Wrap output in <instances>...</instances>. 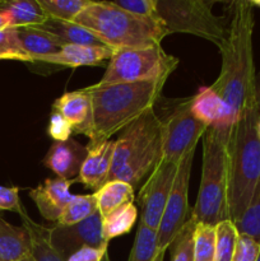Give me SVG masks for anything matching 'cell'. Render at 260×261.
Wrapping results in <instances>:
<instances>
[{
  "mask_svg": "<svg viewBox=\"0 0 260 261\" xmlns=\"http://www.w3.org/2000/svg\"><path fill=\"white\" fill-rule=\"evenodd\" d=\"M231 18L226 41L219 47L222 66L212 88L222 97L235 122L242 110L255 101L256 71L252 51L254 7L250 0L231 4Z\"/></svg>",
  "mask_w": 260,
  "mask_h": 261,
  "instance_id": "obj_1",
  "label": "cell"
},
{
  "mask_svg": "<svg viewBox=\"0 0 260 261\" xmlns=\"http://www.w3.org/2000/svg\"><path fill=\"white\" fill-rule=\"evenodd\" d=\"M166 82L167 79L107 86L96 83L84 88L92 102L89 143L110 140L112 135L121 133L148 110L154 109Z\"/></svg>",
  "mask_w": 260,
  "mask_h": 261,
  "instance_id": "obj_2",
  "label": "cell"
},
{
  "mask_svg": "<svg viewBox=\"0 0 260 261\" xmlns=\"http://www.w3.org/2000/svg\"><path fill=\"white\" fill-rule=\"evenodd\" d=\"M256 99L247 105L232 126L227 144L228 219L236 223L251 201L260 181V139Z\"/></svg>",
  "mask_w": 260,
  "mask_h": 261,
  "instance_id": "obj_3",
  "label": "cell"
},
{
  "mask_svg": "<svg viewBox=\"0 0 260 261\" xmlns=\"http://www.w3.org/2000/svg\"><path fill=\"white\" fill-rule=\"evenodd\" d=\"M162 148L163 121L154 109H150L125 127L115 140L114 160L107 181H124L138 188L161 162Z\"/></svg>",
  "mask_w": 260,
  "mask_h": 261,
  "instance_id": "obj_4",
  "label": "cell"
},
{
  "mask_svg": "<svg viewBox=\"0 0 260 261\" xmlns=\"http://www.w3.org/2000/svg\"><path fill=\"white\" fill-rule=\"evenodd\" d=\"M74 23L91 31L115 51L161 45L168 36L162 23L135 17L111 2H92Z\"/></svg>",
  "mask_w": 260,
  "mask_h": 261,
  "instance_id": "obj_5",
  "label": "cell"
},
{
  "mask_svg": "<svg viewBox=\"0 0 260 261\" xmlns=\"http://www.w3.org/2000/svg\"><path fill=\"white\" fill-rule=\"evenodd\" d=\"M229 135L208 127L203 137L201 180L191 219L216 227L228 219V168L227 144Z\"/></svg>",
  "mask_w": 260,
  "mask_h": 261,
  "instance_id": "obj_6",
  "label": "cell"
},
{
  "mask_svg": "<svg viewBox=\"0 0 260 261\" xmlns=\"http://www.w3.org/2000/svg\"><path fill=\"white\" fill-rule=\"evenodd\" d=\"M213 4L208 0H157L158 17L167 35L188 33L219 48L226 41L228 24L226 18L214 14Z\"/></svg>",
  "mask_w": 260,
  "mask_h": 261,
  "instance_id": "obj_7",
  "label": "cell"
},
{
  "mask_svg": "<svg viewBox=\"0 0 260 261\" xmlns=\"http://www.w3.org/2000/svg\"><path fill=\"white\" fill-rule=\"evenodd\" d=\"M177 65L178 59L166 53L162 45L120 48L111 56L106 71L97 84L107 86L168 79Z\"/></svg>",
  "mask_w": 260,
  "mask_h": 261,
  "instance_id": "obj_8",
  "label": "cell"
},
{
  "mask_svg": "<svg viewBox=\"0 0 260 261\" xmlns=\"http://www.w3.org/2000/svg\"><path fill=\"white\" fill-rule=\"evenodd\" d=\"M163 121L162 161L178 165L190 149L196 148L208 126L199 121L190 109V98L184 99Z\"/></svg>",
  "mask_w": 260,
  "mask_h": 261,
  "instance_id": "obj_9",
  "label": "cell"
},
{
  "mask_svg": "<svg viewBox=\"0 0 260 261\" xmlns=\"http://www.w3.org/2000/svg\"><path fill=\"white\" fill-rule=\"evenodd\" d=\"M194 154H195V148L189 150L178 163L175 182L166 204L160 227L157 229L160 250L166 251L172 245L189 219V184H190Z\"/></svg>",
  "mask_w": 260,
  "mask_h": 261,
  "instance_id": "obj_10",
  "label": "cell"
},
{
  "mask_svg": "<svg viewBox=\"0 0 260 261\" xmlns=\"http://www.w3.org/2000/svg\"><path fill=\"white\" fill-rule=\"evenodd\" d=\"M178 165L162 161L148 176L139 193L140 223L157 231L170 198Z\"/></svg>",
  "mask_w": 260,
  "mask_h": 261,
  "instance_id": "obj_11",
  "label": "cell"
},
{
  "mask_svg": "<svg viewBox=\"0 0 260 261\" xmlns=\"http://www.w3.org/2000/svg\"><path fill=\"white\" fill-rule=\"evenodd\" d=\"M48 240L51 246L65 261L83 247H109V242L103 236V222L99 212L76 224L51 227L48 228Z\"/></svg>",
  "mask_w": 260,
  "mask_h": 261,
  "instance_id": "obj_12",
  "label": "cell"
},
{
  "mask_svg": "<svg viewBox=\"0 0 260 261\" xmlns=\"http://www.w3.org/2000/svg\"><path fill=\"white\" fill-rule=\"evenodd\" d=\"M190 109L194 116L208 127H216L223 134L231 135L235 120L222 97L209 87H203L190 98Z\"/></svg>",
  "mask_w": 260,
  "mask_h": 261,
  "instance_id": "obj_13",
  "label": "cell"
},
{
  "mask_svg": "<svg viewBox=\"0 0 260 261\" xmlns=\"http://www.w3.org/2000/svg\"><path fill=\"white\" fill-rule=\"evenodd\" d=\"M74 182V178H47L42 185L30 190V198L46 221L58 222L64 209L73 200L74 194L70 193V186Z\"/></svg>",
  "mask_w": 260,
  "mask_h": 261,
  "instance_id": "obj_14",
  "label": "cell"
},
{
  "mask_svg": "<svg viewBox=\"0 0 260 261\" xmlns=\"http://www.w3.org/2000/svg\"><path fill=\"white\" fill-rule=\"evenodd\" d=\"M86 161H84L78 177L74 180L83 184L86 188L98 190L105 185L109 177L114 160L115 140H103L98 143H89L87 145Z\"/></svg>",
  "mask_w": 260,
  "mask_h": 261,
  "instance_id": "obj_15",
  "label": "cell"
},
{
  "mask_svg": "<svg viewBox=\"0 0 260 261\" xmlns=\"http://www.w3.org/2000/svg\"><path fill=\"white\" fill-rule=\"evenodd\" d=\"M87 153V147L73 138L65 142H55L46 153L43 165L50 168L59 178L73 180L75 176L78 177Z\"/></svg>",
  "mask_w": 260,
  "mask_h": 261,
  "instance_id": "obj_16",
  "label": "cell"
},
{
  "mask_svg": "<svg viewBox=\"0 0 260 261\" xmlns=\"http://www.w3.org/2000/svg\"><path fill=\"white\" fill-rule=\"evenodd\" d=\"M53 109L70 124L73 133L88 137L92 125V102L86 89L66 92L55 99Z\"/></svg>",
  "mask_w": 260,
  "mask_h": 261,
  "instance_id": "obj_17",
  "label": "cell"
},
{
  "mask_svg": "<svg viewBox=\"0 0 260 261\" xmlns=\"http://www.w3.org/2000/svg\"><path fill=\"white\" fill-rule=\"evenodd\" d=\"M115 50L107 46H79L65 45L58 54L41 59V63L79 68V66L103 65L105 60H110Z\"/></svg>",
  "mask_w": 260,
  "mask_h": 261,
  "instance_id": "obj_18",
  "label": "cell"
},
{
  "mask_svg": "<svg viewBox=\"0 0 260 261\" xmlns=\"http://www.w3.org/2000/svg\"><path fill=\"white\" fill-rule=\"evenodd\" d=\"M18 40L31 61L36 63L42 58L58 54L64 47V43L51 33L38 27L15 28Z\"/></svg>",
  "mask_w": 260,
  "mask_h": 261,
  "instance_id": "obj_19",
  "label": "cell"
},
{
  "mask_svg": "<svg viewBox=\"0 0 260 261\" xmlns=\"http://www.w3.org/2000/svg\"><path fill=\"white\" fill-rule=\"evenodd\" d=\"M0 12L7 15L12 28L40 27L48 19L38 0L0 2Z\"/></svg>",
  "mask_w": 260,
  "mask_h": 261,
  "instance_id": "obj_20",
  "label": "cell"
},
{
  "mask_svg": "<svg viewBox=\"0 0 260 261\" xmlns=\"http://www.w3.org/2000/svg\"><path fill=\"white\" fill-rule=\"evenodd\" d=\"M31 252V239L24 227L0 218V261H17Z\"/></svg>",
  "mask_w": 260,
  "mask_h": 261,
  "instance_id": "obj_21",
  "label": "cell"
},
{
  "mask_svg": "<svg viewBox=\"0 0 260 261\" xmlns=\"http://www.w3.org/2000/svg\"><path fill=\"white\" fill-rule=\"evenodd\" d=\"M38 28L51 33L58 37L64 45H79V46H105L98 37L93 35L89 30L76 24L74 22H64V20L48 18L42 25Z\"/></svg>",
  "mask_w": 260,
  "mask_h": 261,
  "instance_id": "obj_22",
  "label": "cell"
},
{
  "mask_svg": "<svg viewBox=\"0 0 260 261\" xmlns=\"http://www.w3.org/2000/svg\"><path fill=\"white\" fill-rule=\"evenodd\" d=\"M94 195H96L98 212L103 219L125 204L133 203L134 188L124 181L112 180L107 181L98 190L94 191Z\"/></svg>",
  "mask_w": 260,
  "mask_h": 261,
  "instance_id": "obj_23",
  "label": "cell"
},
{
  "mask_svg": "<svg viewBox=\"0 0 260 261\" xmlns=\"http://www.w3.org/2000/svg\"><path fill=\"white\" fill-rule=\"evenodd\" d=\"M23 227L31 239V254L36 261H65L55 251L48 240V228L40 226L28 217L25 211L19 214Z\"/></svg>",
  "mask_w": 260,
  "mask_h": 261,
  "instance_id": "obj_24",
  "label": "cell"
},
{
  "mask_svg": "<svg viewBox=\"0 0 260 261\" xmlns=\"http://www.w3.org/2000/svg\"><path fill=\"white\" fill-rule=\"evenodd\" d=\"M138 218V209L133 203H127L121 208L112 212L110 216L102 219L103 222V236L107 242L116 237L124 236L133 226L135 224Z\"/></svg>",
  "mask_w": 260,
  "mask_h": 261,
  "instance_id": "obj_25",
  "label": "cell"
},
{
  "mask_svg": "<svg viewBox=\"0 0 260 261\" xmlns=\"http://www.w3.org/2000/svg\"><path fill=\"white\" fill-rule=\"evenodd\" d=\"M98 212L96 195H74L73 200L66 205L56 226H71L88 219Z\"/></svg>",
  "mask_w": 260,
  "mask_h": 261,
  "instance_id": "obj_26",
  "label": "cell"
},
{
  "mask_svg": "<svg viewBox=\"0 0 260 261\" xmlns=\"http://www.w3.org/2000/svg\"><path fill=\"white\" fill-rule=\"evenodd\" d=\"M158 251L157 231L139 223L127 261H153Z\"/></svg>",
  "mask_w": 260,
  "mask_h": 261,
  "instance_id": "obj_27",
  "label": "cell"
},
{
  "mask_svg": "<svg viewBox=\"0 0 260 261\" xmlns=\"http://www.w3.org/2000/svg\"><path fill=\"white\" fill-rule=\"evenodd\" d=\"M216 257L214 261H232L236 251L239 231L232 221L226 219L216 227Z\"/></svg>",
  "mask_w": 260,
  "mask_h": 261,
  "instance_id": "obj_28",
  "label": "cell"
},
{
  "mask_svg": "<svg viewBox=\"0 0 260 261\" xmlns=\"http://www.w3.org/2000/svg\"><path fill=\"white\" fill-rule=\"evenodd\" d=\"M93 0H38L48 18L74 22Z\"/></svg>",
  "mask_w": 260,
  "mask_h": 261,
  "instance_id": "obj_29",
  "label": "cell"
},
{
  "mask_svg": "<svg viewBox=\"0 0 260 261\" xmlns=\"http://www.w3.org/2000/svg\"><path fill=\"white\" fill-rule=\"evenodd\" d=\"M235 226L240 234H246L260 244V181L255 189L249 206Z\"/></svg>",
  "mask_w": 260,
  "mask_h": 261,
  "instance_id": "obj_30",
  "label": "cell"
},
{
  "mask_svg": "<svg viewBox=\"0 0 260 261\" xmlns=\"http://www.w3.org/2000/svg\"><path fill=\"white\" fill-rule=\"evenodd\" d=\"M216 257V228L196 223L194 229V261H214Z\"/></svg>",
  "mask_w": 260,
  "mask_h": 261,
  "instance_id": "obj_31",
  "label": "cell"
},
{
  "mask_svg": "<svg viewBox=\"0 0 260 261\" xmlns=\"http://www.w3.org/2000/svg\"><path fill=\"white\" fill-rule=\"evenodd\" d=\"M195 221L188 219L185 226L172 242V257L171 261H194V229Z\"/></svg>",
  "mask_w": 260,
  "mask_h": 261,
  "instance_id": "obj_32",
  "label": "cell"
},
{
  "mask_svg": "<svg viewBox=\"0 0 260 261\" xmlns=\"http://www.w3.org/2000/svg\"><path fill=\"white\" fill-rule=\"evenodd\" d=\"M2 60L32 63L30 56L24 53L19 40H18L15 28L8 27L4 30H0V61Z\"/></svg>",
  "mask_w": 260,
  "mask_h": 261,
  "instance_id": "obj_33",
  "label": "cell"
},
{
  "mask_svg": "<svg viewBox=\"0 0 260 261\" xmlns=\"http://www.w3.org/2000/svg\"><path fill=\"white\" fill-rule=\"evenodd\" d=\"M111 3L135 17L161 23L160 17H158L157 0H116Z\"/></svg>",
  "mask_w": 260,
  "mask_h": 261,
  "instance_id": "obj_34",
  "label": "cell"
},
{
  "mask_svg": "<svg viewBox=\"0 0 260 261\" xmlns=\"http://www.w3.org/2000/svg\"><path fill=\"white\" fill-rule=\"evenodd\" d=\"M260 255V244L246 234H239L236 251L232 261H257Z\"/></svg>",
  "mask_w": 260,
  "mask_h": 261,
  "instance_id": "obj_35",
  "label": "cell"
},
{
  "mask_svg": "<svg viewBox=\"0 0 260 261\" xmlns=\"http://www.w3.org/2000/svg\"><path fill=\"white\" fill-rule=\"evenodd\" d=\"M47 133L55 142H65L70 139V135L73 134V127L59 112L54 111L50 116Z\"/></svg>",
  "mask_w": 260,
  "mask_h": 261,
  "instance_id": "obj_36",
  "label": "cell"
},
{
  "mask_svg": "<svg viewBox=\"0 0 260 261\" xmlns=\"http://www.w3.org/2000/svg\"><path fill=\"white\" fill-rule=\"evenodd\" d=\"M0 211H10L18 214L24 211L19 199V189L0 185Z\"/></svg>",
  "mask_w": 260,
  "mask_h": 261,
  "instance_id": "obj_37",
  "label": "cell"
},
{
  "mask_svg": "<svg viewBox=\"0 0 260 261\" xmlns=\"http://www.w3.org/2000/svg\"><path fill=\"white\" fill-rule=\"evenodd\" d=\"M107 252H109V247H103V249L83 247L69 256L66 261H103Z\"/></svg>",
  "mask_w": 260,
  "mask_h": 261,
  "instance_id": "obj_38",
  "label": "cell"
},
{
  "mask_svg": "<svg viewBox=\"0 0 260 261\" xmlns=\"http://www.w3.org/2000/svg\"><path fill=\"white\" fill-rule=\"evenodd\" d=\"M255 98L260 110V71L256 74V81H255Z\"/></svg>",
  "mask_w": 260,
  "mask_h": 261,
  "instance_id": "obj_39",
  "label": "cell"
},
{
  "mask_svg": "<svg viewBox=\"0 0 260 261\" xmlns=\"http://www.w3.org/2000/svg\"><path fill=\"white\" fill-rule=\"evenodd\" d=\"M9 27V22H8L7 15L3 12H0V30H4V28Z\"/></svg>",
  "mask_w": 260,
  "mask_h": 261,
  "instance_id": "obj_40",
  "label": "cell"
},
{
  "mask_svg": "<svg viewBox=\"0 0 260 261\" xmlns=\"http://www.w3.org/2000/svg\"><path fill=\"white\" fill-rule=\"evenodd\" d=\"M165 250H160L158 251V254L155 255V257L153 259V261H163V257H165Z\"/></svg>",
  "mask_w": 260,
  "mask_h": 261,
  "instance_id": "obj_41",
  "label": "cell"
},
{
  "mask_svg": "<svg viewBox=\"0 0 260 261\" xmlns=\"http://www.w3.org/2000/svg\"><path fill=\"white\" fill-rule=\"evenodd\" d=\"M17 261H36V260H35V257L32 256V254H31V252H30V254H27V255H25V256L20 257V259L17 260Z\"/></svg>",
  "mask_w": 260,
  "mask_h": 261,
  "instance_id": "obj_42",
  "label": "cell"
},
{
  "mask_svg": "<svg viewBox=\"0 0 260 261\" xmlns=\"http://www.w3.org/2000/svg\"><path fill=\"white\" fill-rule=\"evenodd\" d=\"M251 4H252V7H257V8H260V0H252L251 2Z\"/></svg>",
  "mask_w": 260,
  "mask_h": 261,
  "instance_id": "obj_43",
  "label": "cell"
},
{
  "mask_svg": "<svg viewBox=\"0 0 260 261\" xmlns=\"http://www.w3.org/2000/svg\"><path fill=\"white\" fill-rule=\"evenodd\" d=\"M257 135H259V139H260V119L257 121Z\"/></svg>",
  "mask_w": 260,
  "mask_h": 261,
  "instance_id": "obj_44",
  "label": "cell"
},
{
  "mask_svg": "<svg viewBox=\"0 0 260 261\" xmlns=\"http://www.w3.org/2000/svg\"><path fill=\"white\" fill-rule=\"evenodd\" d=\"M103 261H111L110 260V256H109V252H107L106 255H105V257H103Z\"/></svg>",
  "mask_w": 260,
  "mask_h": 261,
  "instance_id": "obj_45",
  "label": "cell"
},
{
  "mask_svg": "<svg viewBox=\"0 0 260 261\" xmlns=\"http://www.w3.org/2000/svg\"><path fill=\"white\" fill-rule=\"evenodd\" d=\"M257 261H260V255H259V257H257Z\"/></svg>",
  "mask_w": 260,
  "mask_h": 261,
  "instance_id": "obj_46",
  "label": "cell"
}]
</instances>
